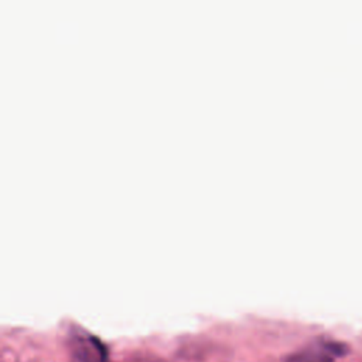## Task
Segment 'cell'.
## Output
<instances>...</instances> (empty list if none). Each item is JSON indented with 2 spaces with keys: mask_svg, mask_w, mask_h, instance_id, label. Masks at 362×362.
<instances>
[{
  "mask_svg": "<svg viewBox=\"0 0 362 362\" xmlns=\"http://www.w3.org/2000/svg\"><path fill=\"white\" fill-rule=\"evenodd\" d=\"M348 345L332 338H317L290 354L284 362H337L347 355Z\"/></svg>",
  "mask_w": 362,
  "mask_h": 362,
  "instance_id": "cell-1",
  "label": "cell"
},
{
  "mask_svg": "<svg viewBox=\"0 0 362 362\" xmlns=\"http://www.w3.org/2000/svg\"><path fill=\"white\" fill-rule=\"evenodd\" d=\"M73 347L81 362H105L108 358L107 347L93 336H77Z\"/></svg>",
  "mask_w": 362,
  "mask_h": 362,
  "instance_id": "cell-2",
  "label": "cell"
}]
</instances>
